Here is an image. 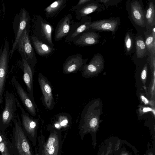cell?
<instances>
[{
    "label": "cell",
    "instance_id": "obj_1",
    "mask_svg": "<svg viewBox=\"0 0 155 155\" xmlns=\"http://www.w3.org/2000/svg\"><path fill=\"white\" fill-rule=\"evenodd\" d=\"M12 122L11 141L13 155H33L30 141L23 131L21 118L17 113Z\"/></svg>",
    "mask_w": 155,
    "mask_h": 155
},
{
    "label": "cell",
    "instance_id": "obj_2",
    "mask_svg": "<svg viewBox=\"0 0 155 155\" xmlns=\"http://www.w3.org/2000/svg\"><path fill=\"white\" fill-rule=\"evenodd\" d=\"M42 133L38 136V151L39 155H61L63 143L61 131L52 128L46 141Z\"/></svg>",
    "mask_w": 155,
    "mask_h": 155
},
{
    "label": "cell",
    "instance_id": "obj_3",
    "mask_svg": "<svg viewBox=\"0 0 155 155\" xmlns=\"http://www.w3.org/2000/svg\"><path fill=\"white\" fill-rule=\"evenodd\" d=\"M128 17L137 33L143 35L146 31L145 11L141 0H127L126 2Z\"/></svg>",
    "mask_w": 155,
    "mask_h": 155
},
{
    "label": "cell",
    "instance_id": "obj_4",
    "mask_svg": "<svg viewBox=\"0 0 155 155\" xmlns=\"http://www.w3.org/2000/svg\"><path fill=\"white\" fill-rule=\"evenodd\" d=\"M53 27L40 15H34L32 20V34L49 46L54 47L52 39Z\"/></svg>",
    "mask_w": 155,
    "mask_h": 155
},
{
    "label": "cell",
    "instance_id": "obj_5",
    "mask_svg": "<svg viewBox=\"0 0 155 155\" xmlns=\"http://www.w3.org/2000/svg\"><path fill=\"white\" fill-rule=\"evenodd\" d=\"M30 17L28 11L24 8H21L19 12L14 17L13 22V27L15 36L12 48L9 52L11 58L15 51L20 38L26 28H29Z\"/></svg>",
    "mask_w": 155,
    "mask_h": 155
},
{
    "label": "cell",
    "instance_id": "obj_6",
    "mask_svg": "<svg viewBox=\"0 0 155 155\" xmlns=\"http://www.w3.org/2000/svg\"><path fill=\"white\" fill-rule=\"evenodd\" d=\"M29 34L30 29H25L20 38L16 49H18L21 58L26 60L34 69L37 60Z\"/></svg>",
    "mask_w": 155,
    "mask_h": 155
},
{
    "label": "cell",
    "instance_id": "obj_7",
    "mask_svg": "<svg viewBox=\"0 0 155 155\" xmlns=\"http://www.w3.org/2000/svg\"><path fill=\"white\" fill-rule=\"evenodd\" d=\"M17 104L21 112L20 118L23 131L33 145L35 146L38 139V120L31 117L18 100Z\"/></svg>",
    "mask_w": 155,
    "mask_h": 155
},
{
    "label": "cell",
    "instance_id": "obj_8",
    "mask_svg": "<svg viewBox=\"0 0 155 155\" xmlns=\"http://www.w3.org/2000/svg\"><path fill=\"white\" fill-rule=\"evenodd\" d=\"M17 100L13 93L5 91L4 107L1 113L2 130L5 131L10 125L17 114Z\"/></svg>",
    "mask_w": 155,
    "mask_h": 155
},
{
    "label": "cell",
    "instance_id": "obj_9",
    "mask_svg": "<svg viewBox=\"0 0 155 155\" xmlns=\"http://www.w3.org/2000/svg\"><path fill=\"white\" fill-rule=\"evenodd\" d=\"M10 54L9 46L7 39L5 40L4 47L0 49V105L3 102L6 80L8 72Z\"/></svg>",
    "mask_w": 155,
    "mask_h": 155
},
{
    "label": "cell",
    "instance_id": "obj_10",
    "mask_svg": "<svg viewBox=\"0 0 155 155\" xmlns=\"http://www.w3.org/2000/svg\"><path fill=\"white\" fill-rule=\"evenodd\" d=\"M11 82L13 89L28 113L33 116L36 117V109H37L38 108L35 103L32 101L27 92L23 88L15 76H13L12 77Z\"/></svg>",
    "mask_w": 155,
    "mask_h": 155
},
{
    "label": "cell",
    "instance_id": "obj_11",
    "mask_svg": "<svg viewBox=\"0 0 155 155\" xmlns=\"http://www.w3.org/2000/svg\"><path fill=\"white\" fill-rule=\"evenodd\" d=\"M88 58H83L80 53L68 56L63 63L62 71L64 74H69L83 71L86 65Z\"/></svg>",
    "mask_w": 155,
    "mask_h": 155
},
{
    "label": "cell",
    "instance_id": "obj_12",
    "mask_svg": "<svg viewBox=\"0 0 155 155\" xmlns=\"http://www.w3.org/2000/svg\"><path fill=\"white\" fill-rule=\"evenodd\" d=\"M120 21V18L117 17L93 21L90 25V29L99 31H111L112 35L119 28Z\"/></svg>",
    "mask_w": 155,
    "mask_h": 155
},
{
    "label": "cell",
    "instance_id": "obj_13",
    "mask_svg": "<svg viewBox=\"0 0 155 155\" xmlns=\"http://www.w3.org/2000/svg\"><path fill=\"white\" fill-rule=\"evenodd\" d=\"M38 79L43 95L44 105L47 109H51L54 107V102L51 83L41 72L38 73Z\"/></svg>",
    "mask_w": 155,
    "mask_h": 155
},
{
    "label": "cell",
    "instance_id": "obj_14",
    "mask_svg": "<svg viewBox=\"0 0 155 155\" xmlns=\"http://www.w3.org/2000/svg\"><path fill=\"white\" fill-rule=\"evenodd\" d=\"M91 17L86 16L82 18L80 22H74L71 26L69 32L66 37L64 42L73 41L82 33L90 30L92 21Z\"/></svg>",
    "mask_w": 155,
    "mask_h": 155
},
{
    "label": "cell",
    "instance_id": "obj_15",
    "mask_svg": "<svg viewBox=\"0 0 155 155\" xmlns=\"http://www.w3.org/2000/svg\"><path fill=\"white\" fill-rule=\"evenodd\" d=\"M102 7L97 0H91L90 2L79 6L73 7L70 10L74 11L76 18L80 20L83 17L95 12L102 11Z\"/></svg>",
    "mask_w": 155,
    "mask_h": 155
},
{
    "label": "cell",
    "instance_id": "obj_16",
    "mask_svg": "<svg viewBox=\"0 0 155 155\" xmlns=\"http://www.w3.org/2000/svg\"><path fill=\"white\" fill-rule=\"evenodd\" d=\"M20 67L23 71V79L26 87L27 92L32 101L35 103L33 93L34 69L32 68L26 60L22 58Z\"/></svg>",
    "mask_w": 155,
    "mask_h": 155
},
{
    "label": "cell",
    "instance_id": "obj_17",
    "mask_svg": "<svg viewBox=\"0 0 155 155\" xmlns=\"http://www.w3.org/2000/svg\"><path fill=\"white\" fill-rule=\"evenodd\" d=\"M74 22L72 16L71 14H68L61 18L58 23L55 29L54 40L58 41L66 37Z\"/></svg>",
    "mask_w": 155,
    "mask_h": 155
},
{
    "label": "cell",
    "instance_id": "obj_18",
    "mask_svg": "<svg viewBox=\"0 0 155 155\" xmlns=\"http://www.w3.org/2000/svg\"><path fill=\"white\" fill-rule=\"evenodd\" d=\"M101 37L99 33L86 31L77 37L73 42L74 44L79 46H91L98 43Z\"/></svg>",
    "mask_w": 155,
    "mask_h": 155
},
{
    "label": "cell",
    "instance_id": "obj_19",
    "mask_svg": "<svg viewBox=\"0 0 155 155\" xmlns=\"http://www.w3.org/2000/svg\"><path fill=\"white\" fill-rule=\"evenodd\" d=\"M103 56L100 53L94 54L91 61L86 64L82 71L83 77H87L96 72L103 67L104 63Z\"/></svg>",
    "mask_w": 155,
    "mask_h": 155
},
{
    "label": "cell",
    "instance_id": "obj_20",
    "mask_svg": "<svg viewBox=\"0 0 155 155\" xmlns=\"http://www.w3.org/2000/svg\"><path fill=\"white\" fill-rule=\"evenodd\" d=\"M32 44L37 53L40 56L48 57L55 51L54 47H51L31 35L30 36Z\"/></svg>",
    "mask_w": 155,
    "mask_h": 155
},
{
    "label": "cell",
    "instance_id": "obj_21",
    "mask_svg": "<svg viewBox=\"0 0 155 155\" xmlns=\"http://www.w3.org/2000/svg\"><path fill=\"white\" fill-rule=\"evenodd\" d=\"M146 31L155 26V0H149L145 11Z\"/></svg>",
    "mask_w": 155,
    "mask_h": 155
},
{
    "label": "cell",
    "instance_id": "obj_22",
    "mask_svg": "<svg viewBox=\"0 0 155 155\" xmlns=\"http://www.w3.org/2000/svg\"><path fill=\"white\" fill-rule=\"evenodd\" d=\"M67 1L58 0L50 4L44 9L46 17L51 18L56 16L66 6Z\"/></svg>",
    "mask_w": 155,
    "mask_h": 155
},
{
    "label": "cell",
    "instance_id": "obj_23",
    "mask_svg": "<svg viewBox=\"0 0 155 155\" xmlns=\"http://www.w3.org/2000/svg\"><path fill=\"white\" fill-rule=\"evenodd\" d=\"M135 56L141 59L149 54L146 46L144 35L137 33L135 36Z\"/></svg>",
    "mask_w": 155,
    "mask_h": 155
},
{
    "label": "cell",
    "instance_id": "obj_24",
    "mask_svg": "<svg viewBox=\"0 0 155 155\" xmlns=\"http://www.w3.org/2000/svg\"><path fill=\"white\" fill-rule=\"evenodd\" d=\"M135 36L132 31H127L124 37V47L127 56L135 52Z\"/></svg>",
    "mask_w": 155,
    "mask_h": 155
},
{
    "label": "cell",
    "instance_id": "obj_25",
    "mask_svg": "<svg viewBox=\"0 0 155 155\" xmlns=\"http://www.w3.org/2000/svg\"><path fill=\"white\" fill-rule=\"evenodd\" d=\"M0 152L2 155H13L11 141L7 137L5 132L2 140L0 141Z\"/></svg>",
    "mask_w": 155,
    "mask_h": 155
},
{
    "label": "cell",
    "instance_id": "obj_26",
    "mask_svg": "<svg viewBox=\"0 0 155 155\" xmlns=\"http://www.w3.org/2000/svg\"><path fill=\"white\" fill-rule=\"evenodd\" d=\"M145 43L147 51L149 52L153 49H155V39L151 32V30L147 31L143 34Z\"/></svg>",
    "mask_w": 155,
    "mask_h": 155
},
{
    "label": "cell",
    "instance_id": "obj_27",
    "mask_svg": "<svg viewBox=\"0 0 155 155\" xmlns=\"http://www.w3.org/2000/svg\"><path fill=\"white\" fill-rule=\"evenodd\" d=\"M122 150L121 151L119 150L120 153H119L117 150L114 151V154L115 155H132L131 153L129 150H127L126 147L124 146L121 148Z\"/></svg>",
    "mask_w": 155,
    "mask_h": 155
},
{
    "label": "cell",
    "instance_id": "obj_28",
    "mask_svg": "<svg viewBox=\"0 0 155 155\" xmlns=\"http://www.w3.org/2000/svg\"><path fill=\"white\" fill-rule=\"evenodd\" d=\"M58 121L61 126L63 127H66L68 123L67 117L64 116H61L59 117Z\"/></svg>",
    "mask_w": 155,
    "mask_h": 155
},
{
    "label": "cell",
    "instance_id": "obj_29",
    "mask_svg": "<svg viewBox=\"0 0 155 155\" xmlns=\"http://www.w3.org/2000/svg\"><path fill=\"white\" fill-rule=\"evenodd\" d=\"M99 3H102L104 5H114L119 3L120 0H97Z\"/></svg>",
    "mask_w": 155,
    "mask_h": 155
},
{
    "label": "cell",
    "instance_id": "obj_30",
    "mask_svg": "<svg viewBox=\"0 0 155 155\" xmlns=\"http://www.w3.org/2000/svg\"><path fill=\"white\" fill-rule=\"evenodd\" d=\"M91 0H80L79 1L76 5L75 6L77 7L85 4L91 1Z\"/></svg>",
    "mask_w": 155,
    "mask_h": 155
},
{
    "label": "cell",
    "instance_id": "obj_31",
    "mask_svg": "<svg viewBox=\"0 0 155 155\" xmlns=\"http://www.w3.org/2000/svg\"><path fill=\"white\" fill-rule=\"evenodd\" d=\"M146 65L145 68L142 70L141 73V78L142 79L144 80L145 79L146 76L147 71H146Z\"/></svg>",
    "mask_w": 155,
    "mask_h": 155
},
{
    "label": "cell",
    "instance_id": "obj_32",
    "mask_svg": "<svg viewBox=\"0 0 155 155\" xmlns=\"http://www.w3.org/2000/svg\"><path fill=\"white\" fill-rule=\"evenodd\" d=\"M142 101L144 102L145 104H147L149 103V101L145 97H144L142 95L140 97Z\"/></svg>",
    "mask_w": 155,
    "mask_h": 155
},
{
    "label": "cell",
    "instance_id": "obj_33",
    "mask_svg": "<svg viewBox=\"0 0 155 155\" xmlns=\"http://www.w3.org/2000/svg\"><path fill=\"white\" fill-rule=\"evenodd\" d=\"M152 109L149 107H145L143 109V112H147L149 111H152Z\"/></svg>",
    "mask_w": 155,
    "mask_h": 155
},
{
    "label": "cell",
    "instance_id": "obj_34",
    "mask_svg": "<svg viewBox=\"0 0 155 155\" xmlns=\"http://www.w3.org/2000/svg\"><path fill=\"white\" fill-rule=\"evenodd\" d=\"M151 32L153 37L155 39V26L153 27L151 29Z\"/></svg>",
    "mask_w": 155,
    "mask_h": 155
},
{
    "label": "cell",
    "instance_id": "obj_35",
    "mask_svg": "<svg viewBox=\"0 0 155 155\" xmlns=\"http://www.w3.org/2000/svg\"><path fill=\"white\" fill-rule=\"evenodd\" d=\"M0 130H2L1 115V113H0Z\"/></svg>",
    "mask_w": 155,
    "mask_h": 155
},
{
    "label": "cell",
    "instance_id": "obj_36",
    "mask_svg": "<svg viewBox=\"0 0 155 155\" xmlns=\"http://www.w3.org/2000/svg\"><path fill=\"white\" fill-rule=\"evenodd\" d=\"M152 111L153 112V113L154 114V115L155 114V113L154 110H154H152Z\"/></svg>",
    "mask_w": 155,
    "mask_h": 155
},
{
    "label": "cell",
    "instance_id": "obj_37",
    "mask_svg": "<svg viewBox=\"0 0 155 155\" xmlns=\"http://www.w3.org/2000/svg\"><path fill=\"white\" fill-rule=\"evenodd\" d=\"M0 15H1V11L0 10Z\"/></svg>",
    "mask_w": 155,
    "mask_h": 155
}]
</instances>
